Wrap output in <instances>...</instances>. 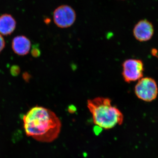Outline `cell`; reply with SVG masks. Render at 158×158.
<instances>
[{
    "label": "cell",
    "mask_w": 158,
    "mask_h": 158,
    "mask_svg": "<svg viewBox=\"0 0 158 158\" xmlns=\"http://www.w3.org/2000/svg\"><path fill=\"white\" fill-rule=\"evenodd\" d=\"M16 27V22L10 15L5 14L0 16V34L8 35L11 34Z\"/></svg>",
    "instance_id": "ba28073f"
},
{
    "label": "cell",
    "mask_w": 158,
    "mask_h": 158,
    "mask_svg": "<svg viewBox=\"0 0 158 158\" xmlns=\"http://www.w3.org/2000/svg\"><path fill=\"white\" fill-rule=\"evenodd\" d=\"M5 47V41L2 35L0 34V53Z\"/></svg>",
    "instance_id": "9c48e42d"
},
{
    "label": "cell",
    "mask_w": 158,
    "mask_h": 158,
    "mask_svg": "<svg viewBox=\"0 0 158 158\" xmlns=\"http://www.w3.org/2000/svg\"><path fill=\"white\" fill-rule=\"evenodd\" d=\"M12 48L15 54L25 56L28 53L31 49V41L25 36H17L12 40Z\"/></svg>",
    "instance_id": "52a82bcc"
},
{
    "label": "cell",
    "mask_w": 158,
    "mask_h": 158,
    "mask_svg": "<svg viewBox=\"0 0 158 158\" xmlns=\"http://www.w3.org/2000/svg\"><path fill=\"white\" fill-rule=\"evenodd\" d=\"M88 107L92 114L94 123L99 127L110 129L123 123V114L111 104L110 99L98 97L88 100Z\"/></svg>",
    "instance_id": "7a4b0ae2"
},
{
    "label": "cell",
    "mask_w": 158,
    "mask_h": 158,
    "mask_svg": "<svg viewBox=\"0 0 158 158\" xmlns=\"http://www.w3.org/2000/svg\"><path fill=\"white\" fill-rule=\"evenodd\" d=\"M54 23L61 28H67L75 22L77 15L73 8L68 5H62L57 7L53 12Z\"/></svg>",
    "instance_id": "5b68a950"
},
{
    "label": "cell",
    "mask_w": 158,
    "mask_h": 158,
    "mask_svg": "<svg viewBox=\"0 0 158 158\" xmlns=\"http://www.w3.org/2000/svg\"><path fill=\"white\" fill-rule=\"evenodd\" d=\"M154 33L152 24L147 19L139 21L133 29L134 37L140 42H145L152 39Z\"/></svg>",
    "instance_id": "8992f818"
},
{
    "label": "cell",
    "mask_w": 158,
    "mask_h": 158,
    "mask_svg": "<svg viewBox=\"0 0 158 158\" xmlns=\"http://www.w3.org/2000/svg\"><path fill=\"white\" fill-rule=\"evenodd\" d=\"M144 70V63L140 59H127L123 64V78L128 83L139 81L143 77Z\"/></svg>",
    "instance_id": "277c9868"
},
{
    "label": "cell",
    "mask_w": 158,
    "mask_h": 158,
    "mask_svg": "<svg viewBox=\"0 0 158 158\" xmlns=\"http://www.w3.org/2000/svg\"><path fill=\"white\" fill-rule=\"evenodd\" d=\"M26 135L42 142H52L61 131L62 123L52 111L43 107H34L23 116Z\"/></svg>",
    "instance_id": "6da1fadb"
},
{
    "label": "cell",
    "mask_w": 158,
    "mask_h": 158,
    "mask_svg": "<svg viewBox=\"0 0 158 158\" xmlns=\"http://www.w3.org/2000/svg\"><path fill=\"white\" fill-rule=\"evenodd\" d=\"M136 96L141 100L151 102L156 98L158 87L156 82L152 78L142 77L138 81L135 88Z\"/></svg>",
    "instance_id": "3957f363"
}]
</instances>
